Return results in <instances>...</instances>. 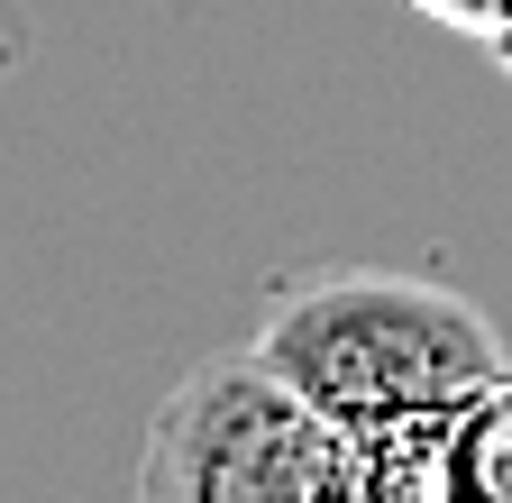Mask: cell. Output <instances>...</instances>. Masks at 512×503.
<instances>
[{
    "instance_id": "cell-1",
    "label": "cell",
    "mask_w": 512,
    "mask_h": 503,
    "mask_svg": "<svg viewBox=\"0 0 512 503\" xmlns=\"http://www.w3.org/2000/svg\"><path fill=\"white\" fill-rule=\"evenodd\" d=\"M256 357L348 439H366L403 412H467L503 375V330L439 275L339 266L266 302Z\"/></svg>"
},
{
    "instance_id": "cell-2",
    "label": "cell",
    "mask_w": 512,
    "mask_h": 503,
    "mask_svg": "<svg viewBox=\"0 0 512 503\" xmlns=\"http://www.w3.org/2000/svg\"><path fill=\"white\" fill-rule=\"evenodd\" d=\"M147 503H357V439L238 348L202 357L156 403L138 449Z\"/></svg>"
},
{
    "instance_id": "cell-3",
    "label": "cell",
    "mask_w": 512,
    "mask_h": 503,
    "mask_svg": "<svg viewBox=\"0 0 512 503\" xmlns=\"http://www.w3.org/2000/svg\"><path fill=\"white\" fill-rule=\"evenodd\" d=\"M458 412H403L357 439V503H448Z\"/></svg>"
},
{
    "instance_id": "cell-4",
    "label": "cell",
    "mask_w": 512,
    "mask_h": 503,
    "mask_svg": "<svg viewBox=\"0 0 512 503\" xmlns=\"http://www.w3.org/2000/svg\"><path fill=\"white\" fill-rule=\"evenodd\" d=\"M448 503H512V375H494V385L458 412Z\"/></svg>"
},
{
    "instance_id": "cell-5",
    "label": "cell",
    "mask_w": 512,
    "mask_h": 503,
    "mask_svg": "<svg viewBox=\"0 0 512 503\" xmlns=\"http://www.w3.org/2000/svg\"><path fill=\"white\" fill-rule=\"evenodd\" d=\"M403 10H421L430 28H448V37H494V28H512V0H403Z\"/></svg>"
},
{
    "instance_id": "cell-6",
    "label": "cell",
    "mask_w": 512,
    "mask_h": 503,
    "mask_svg": "<svg viewBox=\"0 0 512 503\" xmlns=\"http://www.w3.org/2000/svg\"><path fill=\"white\" fill-rule=\"evenodd\" d=\"M485 55L503 65V83H512V28H494V37H485Z\"/></svg>"
}]
</instances>
